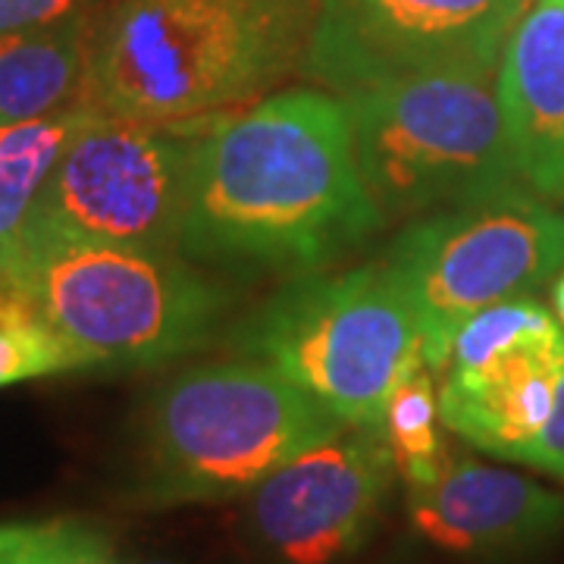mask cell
Segmentation results:
<instances>
[{"label":"cell","mask_w":564,"mask_h":564,"mask_svg":"<svg viewBox=\"0 0 564 564\" xmlns=\"http://www.w3.org/2000/svg\"><path fill=\"white\" fill-rule=\"evenodd\" d=\"M380 226L345 101L289 88L210 120L195 154L180 254L314 273Z\"/></svg>","instance_id":"cell-1"},{"label":"cell","mask_w":564,"mask_h":564,"mask_svg":"<svg viewBox=\"0 0 564 564\" xmlns=\"http://www.w3.org/2000/svg\"><path fill=\"white\" fill-rule=\"evenodd\" d=\"M524 464L533 467V470H543L549 477L564 480V373L562 380H558V389H555L552 411L545 417L540 436L530 445Z\"/></svg>","instance_id":"cell-19"},{"label":"cell","mask_w":564,"mask_h":564,"mask_svg":"<svg viewBox=\"0 0 564 564\" xmlns=\"http://www.w3.org/2000/svg\"><path fill=\"white\" fill-rule=\"evenodd\" d=\"M139 564H170V562H139Z\"/></svg>","instance_id":"cell-24"},{"label":"cell","mask_w":564,"mask_h":564,"mask_svg":"<svg viewBox=\"0 0 564 564\" xmlns=\"http://www.w3.org/2000/svg\"><path fill=\"white\" fill-rule=\"evenodd\" d=\"M440 417L445 430L492 458L524 464L564 373V329L530 295L477 311L458 326Z\"/></svg>","instance_id":"cell-10"},{"label":"cell","mask_w":564,"mask_h":564,"mask_svg":"<svg viewBox=\"0 0 564 564\" xmlns=\"http://www.w3.org/2000/svg\"><path fill=\"white\" fill-rule=\"evenodd\" d=\"M527 0H321L304 76L339 95L430 73H496Z\"/></svg>","instance_id":"cell-9"},{"label":"cell","mask_w":564,"mask_h":564,"mask_svg":"<svg viewBox=\"0 0 564 564\" xmlns=\"http://www.w3.org/2000/svg\"><path fill=\"white\" fill-rule=\"evenodd\" d=\"M82 370L63 336L10 276L0 280V389Z\"/></svg>","instance_id":"cell-17"},{"label":"cell","mask_w":564,"mask_h":564,"mask_svg":"<svg viewBox=\"0 0 564 564\" xmlns=\"http://www.w3.org/2000/svg\"><path fill=\"white\" fill-rule=\"evenodd\" d=\"M408 508L426 543L474 558L524 555L564 530L562 492L470 458H448L433 484L411 489Z\"/></svg>","instance_id":"cell-12"},{"label":"cell","mask_w":564,"mask_h":564,"mask_svg":"<svg viewBox=\"0 0 564 564\" xmlns=\"http://www.w3.org/2000/svg\"><path fill=\"white\" fill-rule=\"evenodd\" d=\"M552 307H555V321L562 323L564 329V270L562 276L555 280V289H552Z\"/></svg>","instance_id":"cell-21"},{"label":"cell","mask_w":564,"mask_h":564,"mask_svg":"<svg viewBox=\"0 0 564 564\" xmlns=\"http://www.w3.org/2000/svg\"><path fill=\"white\" fill-rule=\"evenodd\" d=\"M7 555L17 564H120L104 533L76 521L20 524Z\"/></svg>","instance_id":"cell-18"},{"label":"cell","mask_w":564,"mask_h":564,"mask_svg":"<svg viewBox=\"0 0 564 564\" xmlns=\"http://www.w3.org/2000/svg\"><path fill=\"white\" fill-rule=\"evenodd\" d=\"M343 423L267 361L192 367L158 389L139 433V499L151 508L248 496Z\"/></svg>","instance_id":"cell-4"},{"label":"cell","mask_w":564,"mask_h":564,"mask_svg":"<svg viewBox=\"0 0 564 564\" xmlns=\"http://www.w3.org/2000/svg\"><path fill=\"white\" fill-rule=\"evenodd\" d=\"M98 113L61 110L35 120L0 126V273L20 251L25 226L63 151Z\"/></svg>","instance_id":"cell-15"},{"label":"cell","mask_w":564,"mask_h":564,"mask_svg":"<svg viewBox=\"0 0 564 564\" xmlns=\"http://www.w3.org/2000/svg\"><path fill=\"white\" fill-rule=\"evenodd\" d=\"M95 20L88 10L0 39V126L82 107Z\"/></svg>","instance_id":"cell-14"},{"label":"cell","mask_w":564,"mask_h":564,"mask_svg":"<svg viewBox=\"0 0 564 564\" xmlns=\"http://www.w3.org/2000/svg\"><path fill=\"white\" fill-rule=\"evenodd\" d=\"M321 0H110L95 20L85 110L192 122L304 73Z\"/></svg>","instance_id":"cell-2"},{"label":"cell","mask_w":564,"mask_h":564,"mask_svg":"<svg viewBox=\"0 0 564 564\" xmlns=\"http://www.w3.org/2000/svg\"><path fill=\"white\" fill-rule=\"evenodd\" d=\"M17 533H20V524H0V552H10L13 549Z\"/></svg>","instance_id":"cell-22"},{"label":"cell","mask_w":564,"mask_h":564,"mask_svg":"<svg viewBox=\"0 0 564 564\" xmlns=\"http://www.w3.org/2000/svg\"><path fill=\"white\" fill-rule=\"evenodd\" d=\"M82 0H0V39L69 17Z\"/></svg>","instance_id":"cell-20"},{"label":"cell","mask_w":564,"mask_h":564,"mask_svg":"<svg viewBox=\"0 0 564 564\" xmlns=\"http://www.w3.org/2000/svg\"><path fill=\"white\" fill-rule=\"evenodd\" d=\"M3 276L20 285L82 370H135L188 355L217 333L226 292L176 251L29 226Z\"/></svg>","instance_id":"cell-3"},{"label":"cell","mask_w":564,"mask_h":564,"mask_svg":"<svg viewBox=\"0 0 564 564\" xmlns=\"http://www.w3.org/2000/svg\"><path fill=\"white\" fill-rule=\"evenodd\" d=\"M0 564H17V562H13V555H7V552H0Z\"/></svg>","instance_id":"cell-23"},{"label":"cell","mask_w":564,"mask_h":564,"mask_svg":"<svg viewBox=\"0 0 564 564\" xmlns=\"http://www.w3.org/2000/svg\"><path fill=\"white\" fill-rule=\"evenodd\" d=\"M505 135L521 180L564 198V0H533L496 69Z\"/></svg>","instance_id":"cell-13"},{"label":"cell","mask_w":564,"mask_h":564,"mask_svg":"<svg viewBox=\"0 0 564 564\" xmlns=\"http://www.w3.org/2000/svg\"><path fill=\"white\" fill-rule=\"evenodd\" d=\"M399 467L383 430L343 426L248 492L251 540L276 564H339L361 552Z\"/></svg>","instance_id":"cell-11"},{"label":"cell","mask_w":564,"mask_h":564,"mask_svg":"<svg viewBox=\"0 0 564 564\" xmlns=\"http://www.w3.org/2000/svg\"><path fill=\"white\" fill-rule=\"evenodd\" d=\"M386 267L421 326L430 370H443L467 317L530 295L564 270V214L508 185L496 195L440 210L408 226Z\"/></svg>","instance_id":"cell-7"},{"label":"cell","mask_w":564,"mask_h":564,"mask_svg":"<svg viewBox=\"0 0 564 564\" xmlns=\"http://www.w3.org/2000/svg\"><path fill=\"white\" fill-rule=\"evenodd\" d=\"M239 345L343 423L367 430H383L395 386L426 364L414 307L386 263L285 285L239 333Z\"/></svg>","instance_id":"cell-5"},{"label":"cell","mask_w":564,"mask_h":564,"mask_svg":"<svg viewBox=\"0 0 564 564\" xmlns=\"http://www.w3.org/2000/svg\"><path fill=\"white\" fill-rule=\"evenodd\" d=\"M210 120L95 117L44 182L29 226L180 254L195 154Z\"/></svg>","instance_id":"cell-8"},{"label":"cell","mask_w":564,"mask_h":564,"mask_svg":"<svg viewBox=\"0 0 564 564\" xmlns=\"http://www.w3.org/2000/svg\"><path fill=\"white\" fill-rule=\"evenodd\" d=\"M440 392L433 386L430 367L417 364L395 386L383 417L386 443L408 489L433 484L443 474L448 455L440 436Z\"/></svg>","instance_id":"cell-16"},{"label":"cell","mask_w":564,"mask_h":564,"mask_svg":"<svg viewBox=\"0 0 564 564\" xmlns=\"http://www.w3.org/2000/svg\"><path fill=\"white\" fill-rule=\"evenodd\" d=\"M496 73H430L343 95L355 154L383 223L518 185Z\"/></svg>","instance_id":"cell-6"}]
</instances>
